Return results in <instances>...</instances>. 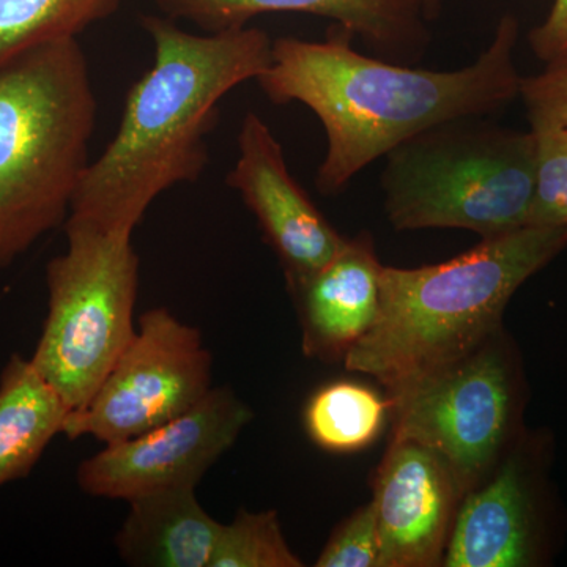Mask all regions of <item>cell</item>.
<instances>
[{"instance_id":"obj_14","label":"cell","mask_w":567,"mask_h":567,"mask_svg":"<svg viewBox=\"0 0 567 567\" xmlns=\"http://www.w3.org/2000/svg\"><path fill=\"white\" fill-rule=\"evenodd\" d=\"M374 240L363 233L315 275L289 284L301 324L306 357L344 360L379 315L380 274Z\"/></svg>"},{"instance_id":"obj_6","label":"cell","mask_w":567,"mask_h":567,"mask_svg":"<svg viewBox=\"0 0 567 567\" xmlns=\"http://www.w3.org/2000/svg\"><path fill=\"white\" fill-rule=\"evenodd\" d=\"M47 268L48 316L31 361L71 412L91 401L136 334L140 257L132 235L65 223Z\"/></svg>"},{"instance_id":"obj_12","label":"cell","mask_w":567,"mask_h":567,"mask_svg":"<svg viewBox=\"0 0 567 567\" xmlns=\"http://www.w3.org/2000/svg\"><path fill=\"white\" fill-rule=\"evenodd\" d=\"M533 446L517 440L462 496L442 566L532 567L544 555L543 496Z\"/></svg>"},{"instance_id":"obj_23","label":"cell","mask_w":567,"mask_h":567,"mask_svg":"<svg viewBox=\"0 0 567 567\" xmlns=\"http://www.w3.org/2000/svg\"><path fill=\"white\" fill-rule=\"evenodd\" d=\"M528 43L539 61L567 58V0H554L546 20L528 33Z\"/></svg>"},{"instance_id":"obj_16","label":"cell","mask_w":567,"mask_h":567,"mask_svg":"<svg viewBox=\"0 0 567 567\" xmlns=\"http://www.w3.org/2000/svg\"><path fill=\"white\" fill-rule=\"evenodd\" d=\"M70 413L31 358H10L0 374V487L32 472Z\"/></svg>"},{"instance_id":"obj_24","label":"cell","mask_w":567,"mask_h":567,"mask_svg":"<svg viewBox=\"0 0 567 567\" xmlns=\"http://www.w3.org/2000/svg\"><path fill=\"white\" fill-rule=\"evenodd\" d=\"M443 0H423L425 17H427L429 22L434 21L436 17L440 14V10H442Z\"/></svg>"},{"instance_id":"obj_10","label":"cell","mask_w":567,"mask_h":567,"mask_svg":"<svg viewBox=\"0 0 567 567\" xmlns=\"http://www.w3.org/2000/svg\"><path fill=\"white\" fill-rule=\"evenodd\" d=\"M256 216L287 286L315 275L344 248L342 237L289 173L281 144L256 112L238 133V158L226 178Z\"/></svg>"},{"instance_id":"obj_4","label":"cell","mask_w":567,"mask_h":567,"mask_svg":"<svg viewBox=\"0 0 567 567\" xmlns=\"http://www.w3.org/2000/svg\"><path fill=\"white\" fill-rule=\"evenodd\" d=\"M96 107L76 37L0 66V270L69 218Z\"/></svg>"},{"instance_id":"obj_1","label":"cell","mask_w":567,"mask_h":567,"mask_svg":"<svg viewBox=\"0 0 567 567\" xmlns=\"http://www.w3.org/2000/svg\"><path fill=\"white\" fill-rule=\"evenodd\" d=\"M518 32L517 18L503 14L475 62L432 71L368 58L338 25L322 41L274 40L270 65L256 81L270 102L305 104L322 122L327 152L316 186L334 196L402 142L443 123L486 117L518 99Z\"/></svg>"},{"instance_id":"obj_5","label":"cell","mask_w":567,"mask_h":567,"mask_svg":"<svg viewBox=\"0 0 567 567\" xmlns=\"http://www.w3.org/2000/svg\"><path fill=\"white\" fill-rule=\"evenodd\" d=\"M535 133L483 117L443 123L385 156L382 189L395 230L462 229L496 237L528 226Z\"/></svg>"},{"instance_id":"obj_2","label":"cell","mask_w":567,"mask_h":567,"mask_svg":"<svg viewBox=\"0 0 567 567\" xmlns=\"http://www.w3.org/2000/svg\"><path fill=\"white\" fill-rule=\"evenodd\" d=\"M142 28L155 61L128 92L114 140L82 175L65 223L133 234L156 197L203 175L219 103L271 62L274 40L249 25L196 35L147 14Z\"/></svg>"},{"instance_id":"obj_9","label":"cell","mask_w":567,"mask_h":567,"mask_svg":"<svg viewBox=\"0 0 567 567\" xmlns=\"http://www.w3.org/2000/svg\"><path fill=\"white\" fill-rule=\"evenodd\" d=\"M252 416L230 388L213 386L181 416L85 458L78 466V486L96 498L126 503L166 488L197 487Z\"/></svg>"},{"instance_id":"obj_15","label":"cell","mask_w":567,"mask_h":567,"mask_svg":"<svg viewBox=\"0 0 567 567\" xmlns=\"http://www.w3.org/2000/svg\"><path fill=\"white\" fill-rule=\"evenodd\" d=\"M128 516L115 535L126 565L208 567L221 522L200 505L196 487H174L130 499Z\"/></svg>"},{"instance_id":"obj_17","label":"cell","mask_w":567,"mask_h":567,"mask_svg":"<svg viewBox=\"0 0 567 567\" xmlns=\"http://www.w3.org/2000/svg\"><path fill=\"white\" fill-rule=\"evenodd\" d=\"M390 401L357 382L328 383L305 406L306 434L330 453L364 450L382 434Z\"/></svg>"},{"instance_id":"obj_8","label":"cell","mask_w":567,"mask_h":567,"mask_svg":"<svg viewBox=\"0 0 567 567\" xmlns=\"http://www.w3.org/2000/svg\"><path fill=\"white\" fill-rule=\"evenodd\" d=\"M212 365L197 328L167 308L148 309L91 401L66 417L63 435L110 445L158 427L210 393Z\"/></svg>"},{"instance_id":"obj_22","label":"cell","mask_w":567,"mask_h":567,"mask_svg":"<svg viewBox=\"0 0 567 567\" xmlns=\"http://www.w3.org/2000/svg\"><path fill=\"white\" fill-rule=\"evenodd\" d=\"M546 65L539 74L522 78L529 128H567V58Z\"/></svg>"},{"instance_id":"obj_21","label":"cell","mask_w":567,"mask_h":567,"mask_svg":"<svg viewBox=\"0 0 567 567\" xmlns=\"http://www.w3.org/2000/svg\"><path fill=\"white\" fill-rule=\"evenodd\" d=\"M380 537L374 505L354 511L334 529L322 554L317 558V567H379Z\"/></svg>"},{"instance_id":"obj_3","label":"cell","mask_w":567,"mask_h":567,"mask_svg":"<svg viewBox=\"0 0 567 567\" xmlns=\"http://www.w3.org/2000/svg\"><path fill=\"white\" fill-rule=\"evenodd\" d=\"M567 248V226H525L464 254L380 274L379 315L346 368L388 393L454 363L503 330L511 298Z\"/></svg>"},{"instance_id":"obj_11","label":"cell","mask_w":567,"mask_h":567,"mask_svg":"<svg viewBox=\"0 0 567 567\" xmlns=\"http://www.w3.org/2000/svg\"><path fill=\"white\" fill-rule=\"evenodd\" d=\"M462 496L445 458L413 440L391 439L372 498L379 567L442 566Z\"/></svg>"},{"instance_id":"obj_20","label":"cell","mask_w":567,"mask_h":567,"mask_svg":"<svg viewBox=\"0 0 567 567\" xmlns=\"http://www.w3.org/2000/svg\"><path fill=\"white\" fill-rule=\"evenodd\" d=\"M529 130L537 156L528 226H567V128Z\"/></svg>"},{"instance_id":"obj_7","label":"cell","mask_w":567,"mask_h":567,"mask_svg":"<svg viewBox=\"0 0 567 567\" xmlns=\"http://www.w3.org/2000/svg\"><path fill=\"white\" fill-rule=\"evenodd\" d=\"M393 439L413 440L440 454L464 495L517 442L520 369L505 330L461 360L388 393Z\"/></svg>"},{"instance_id":"obj_19","label":"cell","mask_w":567,"mask_h":567,"mask_svg":"<svg viewBox=\"0 0 567 567\" xmlns=\"http://www.w3.org/2000/svg\"><path fill=\"white\" fill-rule=\"evenodd\" d=\"M284 537L276 511L240 509L230 524H221L208 567H301Z\"/></svg>"},{"instance_id":"obj_13","label":"cell","mask_w":567,"mask_h":567,"mask_svg":"<svg viewBox=\"0 0 567 567\" xmlns=\"http://www.w3.org/2000/svg\"><path fill=\"white\" fill-rule=\"evenodd\" d=\"M171 20L208 33L246 28L267 13H306L333 20L374 50L415 61L431 41L423 0H156Z\"/></svg>"},{"instance_id":"obj_18","label":"cell","mask_w":567,"mask_h":567,"mask_svg":"<svg viewBox=\"0 0 567 567\" xmlns=\"http://www.w3.org/2000/svg\"><path fill=\"white\" fill-rule=\"evenodd\" d=\"M117 7L118 0H0V66L41 44L78 39Z\"/></svg>"}]
</instances>
